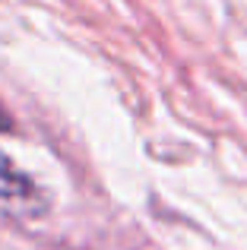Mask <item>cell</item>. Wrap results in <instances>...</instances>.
<instances>
[{
	"mask_svg": "<svg viewBox=\"0 0 247 250\" xmlns=\"http://www.w3.org/2000/svg\"><path fill=\"white\" fill-rule=\"evenodd\" d=\"M0 206L19 219H35L48 212L51 200L16 162L0 155Z\"/></svg>",
	"mask_w": 247,
	"mask_h": 250,
	"instance_id": "1",
	"label": "cell"
},
{
	"mask_svg": "<svg viewBox=\"0 0 247 250\" xmlns=\"http://www.w3.org/2000/svg\"><path fill=\"white\" fill-rule=\"evenodd\" d=\"M6 130H13V117H10V111L0 104V133H6Z\"/></svg>",
	"mask_w": 247,
	"mask_h": 250,
	"instance_id": "2",
	"label": "cell"
}]
</instances>
